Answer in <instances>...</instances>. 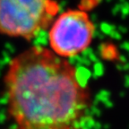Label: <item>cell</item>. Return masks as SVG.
<instances>
[{"instance_id":"obj_2","label":"cell","mask_w":129,"mask_h":129,"mask_svg":"<svg viewBox=\"0 0 129 129\" xmlns=\"http://www.w3.org/2000/svg\"><path fill=\"white\" fill-rule=\"evenodd\" d=\"M58 11L56 0H0V33L30 40L50 26Z\"/></svg>"},{"instance_id":"obj_1","label":"cell","mask_w":129,"mask_h":129,"mask_svg":"<svg viewBox=\"0 0 129 129\" xmlns=\"http://www.w3.org/2000/svg\"><path fill=\"white\" fill-rule=\"evenodd\" d=\"M4 82L8 114L16 126H78L90 107V93L75 67L44 47L33 46L14 56Z\"/></svg>"},{"instance_id":"obj_3","label":"cell","mask_w":129,"mask_h":129,"mask_svg":"<svg viewBox=\"0 0 129 129\" xmlns=\"http://www.w3.org/2000/svg\"><path fill=\"white\" fill-rule=\"evenodd\" d=\"M49 27L50 49L64 58L83 52L91 43L95 30L89 14L79 9H69L62 13Z\"/></svg>"},{"instance_id":"obj_4","label":"cell","mask_w":129,"mask_h":129,"mask_svg":"<svg viewBox=\"0 0 129 129\" xmlns=\"http://www.w3.org/2000/svg\"><path fill=\"white\" fill-rule=\"evenodd\" d=\"M12 129H28V128H22V127H19V126H15L14 128ZM60 129H80L78 126H75V127H67V128H60Z\"/></svg>"}]
</instances>
